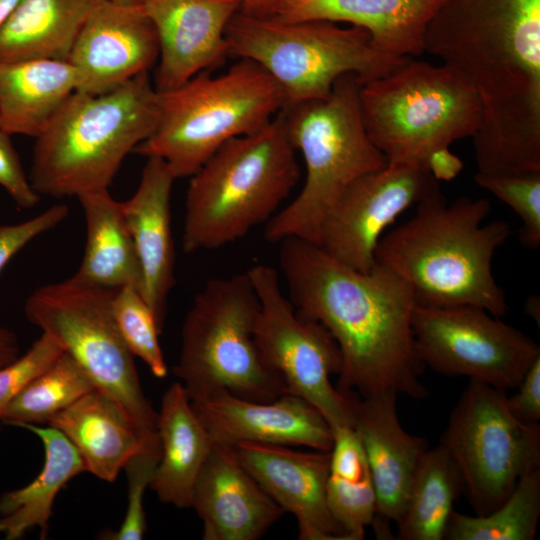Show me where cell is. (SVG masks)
<instances>
[{
    "label": "cell",
    "mask_w": 540,
    "mask_h": 540,
    "mask_svg": "<svg viewBox=\"0 0 540 540\" xmlns=\"http://www.w3.org/2000/svg\"><path fill=\"white\" fill-rule=\"evenodd\" d=\"M424 52L479 97L477 172L540 171V0H443Z\"/></svg>",
    "instance_id": "cell-1"
},
{
    "label": "cell",
    "mask_w": 540,
    "mask_h": 540,
    "mask_svg": "<svg viewBox=\"0 0 540 540\" xmlns=\"http://www.w3.org/2000/svg\"><path fill=\"white\" fill-rule=\"evenodd\" d=\"M280 243V269L296 312L321 323L338 345L336 388L362 398L424 399L420 377L426 366L415 345L411 287L377 262L360 272L313 242L289 237Z\"/></svg>",
    "instance_id": "cell-2"
},
{
    "label": "cell",
    "mask_w": 540,
    "mask_h": 540,
    "mask_svg": "<svg viewBox=\"0 0 540 540\" xmlns=\"http://www.w3.org/2000/svg\"><path fill=\"white\" fill-rule=\"evenodd\" d=\"M416 206L413 217L381 237L375 261L411 287L416 305H473L504 316L507 299L492 260L512 234L510 225L484 224L492 208L486 198L448 204L439 189Z\"/></svg>",
    "instance_id": "cell-3"
},
{
    "label": "cell",
    "mask_w": 540,
    "mask_h": 540,
    "mask_svg": "<svg viewBox=\"0 0 540 540\" xmlns=\"http://www.w3.org/2000/svg\"><path fill=\"white\" fill-rule=\"evenodd\" d=\"M158 112L148 72L103 94L75 91L36 137L33 188L55 198L108 189L127 154L153 132Z\"/></svg>",
    "instance_id": "cell-4"
},
{
    "label": "cell",
    "mask_w": 540,
    "mask_h": 540,
    "mask_svg": "<svg viewBox=\"0 0 540 540\" xmlns=\"http://www.w3.org/2000/svg\"><path fill=\"white\" fill-rule=\"evenodd\" d=\"M299 178L282 111L259 130L229 140L191 176L184 252L224 247L268 222Z\"/></svg>",
    "instance_id": "cell-5"
},
{
    "label": "cell",
    "mask_w": 540,
    "mask_h": 540,
    "mask_svg": "<svg viewBox=\"0 0 540 540\" xmlns=\"http://www.w3.org/2000/svg\"><path fill=\"white\" fill-rule=\"evenodd\" d=\"M360 86L356 75L346 74L327 98L281 110L288 137L304 158L306 178L297 197L267 222L266 240L295 237L316 244L325 214L346 187L388 165L366 132Z\"/></svg>",
    "instance_id": "cell-6"
},
{
    "label": "cell",
    "mask_w": 540,
    "mask_h": 540,
    "mask_svg": "<svg viewBox=\"0 0 540 540\" xmlns=\"http://www.w3.org/2000/svg\"><path fill=\"white\" fill-rule=\"evenodd\" d=\"M153 132L134 152L166 162L174 177H191L229 140L253 133L285 106L283 91L256 62L243 59L219 76L205 71L158 91Z\"/></svg>",
    "instance_id": "cell-7"
},
{
    "label": "cell",
    "mask_w": 540,
    "mask_h": 540,
    "mask_svg": "<svg viewBox=\"0 0 540 540\" xmlns=\"http://www.w3.org/2000/svg\"><path fill=\"white\" fill-rule=\"evenodd\" d=\"M359 101L366 132L390 165L427 169L433 151L473 137L481 122L479 97L463 76L413 58L361 84Z\"/></svg>",
    "instance_id": "cell-8"
},
{
    "label": "cell",
    "mask_w": 540,
    "mask_h": 540,
    "mask_svg": "<svg viewBox=\"0 0 540 540\" xmlns=\"http://www.w3.org/2000/svg\"><path fill=\"white\" fill-rule=\"evenodd\" d=\"M225 37L229 54L256 62L274 78L284 107L327 98L343 75L354 74L363 84L410 59L380 52L361 27L342 28L324 20L284 22L240 10Z\"/></svg>",
    "instance_id": "cell-9"
},
{
    "label": "cell",
    "mask_w": 540,
    "mask_h": 540,
    "mask_svg": "<svg viewBox=\"0 0 540 540\" xmlns=\"http://www.w3.org/2000/svg\"><path fill=\"white\" fill-rule=\"evenodd\" d=\"M260 303L247 272L215 278L196 294L173 368L190 400L225 392L253 401L286 393L254 339Z\"/></svg>",
    "instance_id": "cell-10"
},
{
    "label": "cell",
    "mask_w": 540,
    "mask_h": 540,
    "mask_svg": "<svg viewBox=\"0 0 540 540\" xmlns=\"http://www.w3.org/2000/svg\"><path fill=\"white\" fill-rule=\"evenodd\" d=\"M115 290L73 276L36 288L26 299L29 322L52 336L84 370L96 389L111 397L147 434L156 433L157 412L145 396L134 356L117 328Z\"/></svg>",
    "instance_id": "cell-11"
},
{
    "label": "cell",
    "mask_w": 540,
    "mask_h": 540,
    "mask_svg": "<svg viewBox=\"0 0 540 540\" xmlns=\"http://www.w3.org/2000/svg\"><path fill=\"white\" fill-rule=\"evenodd\" d=\"M440 445L461 477L476 515L497 508L519 479L540 467V426L515 417L505 390L470 380Z\"/></svg>",
    "instance_id": "cell-12"
},
{
    "label": "cell",
    "mask_w": 540,
    "mask_h": 540,
    "mask_svg": "<svg viewBox=\"0 0 540 540\" xmlns=\"http://www.w3.org/2000/svg\"><path fill=\"white\" fill-rule=\"evenodd\" d=\"M246 272L260 303L254 339L264 363L280 378L286 393L306 400L322 414L332 432L354 427L352 395L341 393L331 381L341 369L332 335L321 323L296 312L275 268L256 264Z\"/></svg>",
    "instance_id": "cell-13"
},
{
    "label": "cell",
    "mask_w": 540,
    "mask_h": 540,
    "mask_svg": "<svg viewBox=\"0 0 540 540\" xmlns=\"http://www.w3.org/2000/svg\"><path fill=\"white\" fill-rule=\"evenodd\" d=\"M412 329L425 366L501 390L516 388L540 357L531 337L478 306L416 305Z\"/></svg>",
    "instance_id": "cell-14"
},
{
    "label": "cell",
    "mask_w": 540,
    "mask_h": 540,
    "mask_svg": "<svg viewBox=\"0 0 540 540\" xmlns=\"http://www.w3.org/2000/svg\"><path fill=\"white\" fill-rule=\"evenodd\" d=\"M439 189L425 168L388 164L369 172L347 186L327 211L316 244L348 267L369 272L384 231Z\"/></svg>",
    "instance_id": "cell-15"
},
{
    "label": "cell",
    "mask_w": 540,
    "mask_h": 540,
    "mask_svg": "<svg viewBox=\"0 0 540 540\" xmlns=\"http://www.w3.org/2000/svg\"><path fill=\"white\" fill-rule=\"evenodd\" d=\"M158 58L157 32L142 6L101 0L80 30L68 61L77 72V91L98 95L149 72Z\"/></svg>",
    "instance_id": "cell-16"
},
{
    "label": "cell",
    "mask_w": 540,
    "mask_h": 540,
    "mask_svg": "<svg viewBox=\"0 0 540 540\" xmlns=\"http://www.w3.org/2000/svg\"><path fill=\"white\" fill-rule=\"evenodd\" d=\"M191 405L216 444L259 443L330 451L333 432L306 400L285 393L253 401L219 392L192 399Z\"/></svg>",
    "instance_id": "cell-17"
},
{
    "label": "cell",
    "mask_w": 540,
    "mask_h": 540,
    "mask_svg": "<svg viewBox=\"0 0 540 540\" xmlns=\"http://www.w3.org/2000/svg\"><path fill=\"white\" fill-rule=\"evenodd\" d=\"M159 41L155 89L179 87L229 54L225 30L239 0H145Z\"/></svg>",
    "instance_id": "cell-18"
},
{
    "label": "cell",
    "mask_w": 540,
    "mask_h": 540,
    "mask_svg": "<svg viewBox=\"0 0 540 540\" xmlns=\"http://www.w3.org/2000/svg\"><path fill=\"white\" fill-rule=\"evenodd\" d=\"M232 447L268 495L296 518L300 540H346L327 504L330 451L259 443Z\"/></svg>",
    "instance_id": "cell-19"
},
{
    "label": "cell",
    "mask_w": 540,
    "mask_h": 540,
    "mask_svg": "<svg viewBox=\"0 0 540 540\" xmlns=\"http://www.w3.org/2000/svg\"><path fill=\"white\" fill-rule=\"evenodd\" d=\"M351 395L353 428L364 449L376 491V514L371 525L378 538L391 539L389 524L399 520L418 465L429 446L426 439L411 435L402 427L396 395Z\"/></svg>",
    "instance_id": "cell-20"
},
{
    "label": "cell",
    "mask_w": 540,
    "mask_h": 540,
    "mask_svg": "<svg viewBox=\"0 0 540 540\" xmlns=\"http://www.w3.org/2000/svg\"><path fill=\"white\" fill-rule=\"evenodd\" d=\"M204 540H256L285 513L232 446H213L196 479L192 506Z\"/></svg>",
    "instance_id": "cell-21"
},
{
    "label": "cell",
    "mask_w": 540,
    "mask_h": 540,
    "mask_svg": "<svg viewBox=\"0 0 540 540\" xmlns=\"http://www.w3.org/2000/svg\"><path fill=\"white\" fill-rule=\"evenodd\" d=\"M176 178L164 160L147 157L135 193L121 202L142 275L141 294L162 332L175 283L171 190Z\"/></svg>",
    "instance_id": "cell-22"
},
{
    "label": "cell",
    "mask_w": 540,
    "mask_h": 540,
    "mask_svg": "<svg viewBox=\"0 0 540 540\" xmlns=\"http://www.w3.org/2000/svg\"><path fill=\"white\" fill-rule=\"evenodd\" d=\"M443 0H281L270 17L284 22H348L367 30L380 52L424 53L426 27Z\"/></svg>",
    "instance_id": "cell-23"
},
{
    "label": "cell",
    "mask_w": 540,
    "mask_h": 540,
    "mask_svg": "<svg viewBox=\"0 0 540 540\" xmlns=\"http://www.w3.org/2000/svg\"><path fill=\"white\" fill-rule=\"evenodd\" d=\"M74 445L89 472L113 482L127 461L158 434L140 430L107 394L93 389L49 419Z\"/></svg>",
    "instance_id": "cell-24"
},
{
    "label": "cell",
    "mask_w": 540,
    "mask_h": 540,
    "mask_svg": "<svg viewBox=\"0 0 540 540\" xmlns=\"http://www.w3.org/2000/svg\"><path fill=\"white\" fill-rule=\"evenodd\" d=\"M156 431L161 453L150 488L165 504L191 507L196 479L213 442L180 382L162 397Z\"/></svg>",
    "instance_id": "cell-25"
},
{
    "label": "cell",
    "mask_w": 540,
    "mask_h": 540,
    "mask_svg": "<svg viewBox=\"0 0 540 540\" xmlns=\"http://www.w3.org/2000/svg\"><path fill=\"white\" fill-rule=\"evenodd\" d=\"M77 87L68 60L0 62V129L36 138Z\"/></svg>",
    "instance_id": "cell-26"
},
{
    "label": "cell",
    "mask_w": 540,
    "mask_h": 540,
    "mask_svg": "<svg viewBox=\"0 0 540 540\" xmlns=\"http://www.w3.org/2000/svg\"><path fill=\"white\" fill-rule=\"evenodd\" d=\"M83 209L87 240L81 264L73 277L81 283L119 289L132 286L141 292L142 275L121 202L108 189L78 197Z\"/></svg>",
    "instance_id": "cell-27"
},
{
    "label": "cell",
    "mask_w": 540,
    "mask_h": 540,
    "mask_svg": "<svg viewBox=\"0 0 540 540\" xmlns=\"http://www.w3.org/2000/svg\"><path fill=\"white\" fill-rule=\"evenodd\" d=\"M41 440L45 462L37 477L24 487L0 497V535L6 540L21 538L38 527L45 538L54 500L65 484L85 471L80 454L58 429L46 425L22 424Z\"/></svg>",
    "instance_id": "cell-28"
},
{
    "label": "cell",
    "mask_w": 540,
    "mask_h": 540,
    "mask_svg": "<svg viewBox=\"0 0 540 540\" xmlns=\"http://www.w3.org/2000/svg\"><path fill=\"white\" fill-rule=\"evenodd\" d=\"M101 0H21L0 28V62L68 60L88 16Z\"/></svg>",
    "instance_id": "cell-29"
},
{
    "label": "cell",
    "mask_w": 540,
    "mask_h": 540,
    "mask_svg": "<svg viewBox=\"0 0 540 540\" xmlns=\"http://www.w3.org/2000/svg\"><path fill=\"white\" fill-rule=\"evenodd\" d=\"M326 497L346 540H361L376 514V491L369 464L353 427L333 431Z\"/></svg>",
    "instance_id": "cell-30"
},
{
    "label": "cell",
    "mask_w": 540,
    "mask_h": 540,
    "mask_svg": "<svg viewBox=\"0 0 540 540\" xmlns=\"http://www.w3.org/2000/svg\"><path fill=\"white\" fill-rule=\"evenodd\" d=\"M463 491L461 477L439 444L424 453L397 521L400 540H442L453 505Z\"/></svg>",
    "instance_id": "cell-31"
},
{
    "label": "cell",
    "mask_w": 540,
    "mask_h": 540,
    "mask_svg": "<svg viewBox=\"0 0 540 540\" xmlns=\"http://www.w3.org/2000/svg\"><path fill=\"white\" fill-rule=\"evenodd\" d=\"M540 517V467L524 474L513 491L486 515L453 511L445 534L449 540H533Z\"/></svg>",
    "instance_id": "cell-32"
},
{
    "label": "cell",
    "mask_w": 540,
    "mask_h": 540,
    "mask_svg": "<svg viewBox=\"0 0 540 540\" xmlns=\"http://www.w3.org/2000/svg\"><path fill=\"white\" fill-rule=\"evenodd\" d=\"M93 389L95 386L84 370L63 352L11 400L1 421L16 426L47 424L51 417Z\"/></svg>",
    "instance_id": "cell-33"
},
{
    "label": "cell",
    "mask_w": 540,
    "mask_h": 540,
    "mask_svg": "<svg viewBox=\"0 0 540 540\" xmlns=\"http://www.w3.org/2000/svg\"><path fill=\"white\" fill-rule=\"evenodd\" d=\"M111 307L119 333L130 352L143 360L154 376L164 378L168 368L159 342L162 332L141 292L132 286L116 289Z\"/></svg>",
    "instance_id": "cell-34"
},
{
    "label": "cell",
    "mask_w": 540,
    "mask_h": 540,
    "mask_svg": "<svg viewBox=\"0 0 540 540\" xmlns=\"http://www.w3.org/2000/svg\"><path fill=\"white\" fill-rule=\"evenodd\" d=\"M474 181L507 204L521 219L520 243L540 246V171L521 173L476 172Z\"/></svg>",
    "instance_id": "cell-35"
},
{
    "label": "cell",
    "mask_w": 540,
    "mask_h": 540,
    "mask_svg": "<svg viewBox=\"0 0 540 540\" xmlns=\"http://www.w3.org/2000/svg\"><path fill=\"white\" fill-rule=\"evenodd\" d=\"M161 453L159 438L134 454L125 464L128 479V501L124 519L117 531L108 533L106 539L139 540L146 531L143 507L145 491L158 464Z\"/></svg>",
    "instance_id": "cell-36"
},
{
    "label": "cell",
    "mask_w": 540,
    "mask_h": 540,
    "mask_svg": "<svg viewBox=\"0 0 540 540\" xmlns=\"http://www.w3.org/2000/svg\"><path fill=\"white\" fill-rule=\"evenodd\" d=\"M63 352L56 339L42 333L24 354L0 368V421L11 400Z\"/></svg>",
    "instance_id": "cell-37"
},
{
    "label": "cell",
    "mask_w": 540,
    "mask_h": 540,
    "mask_svg": "<svg viewBox=\"0 0 540 540\" xmlns=\"http://www.w3.org/2000/svg\"><path fill=\"white\" fill-rule=\"evenodd\" d=\"M68 215L66 204H56L24 222L0 225V273L30 241L56 227Z\"/></svg>",
    "instance_id": "cell-38"
},
{
    "label": "cell",
    "mask_w": 540,
    "mask_h": 540,
    "mask_svg": "<svg viewBox=\"0 0 540 540\" xmlns=\"http://www.w3.org/2000/svg\"><path fill=\"white\" fill-rule=\"evenodd\" d=\"M10 136L0 129V186L19 208L30 209L39 203L41 195L28 180Z\"/></svg>",
    "instance_id": "cell-39"
},
{
    "label": "cell",
    "mask_w": 540,
    "mask_h": 540,
    "mask_svg": "<svg viewBox=\"0 0 540 540\" xmlns=\"http://www.w3.org/2000/svg\"><path fill=\"white\" fill-rule=\"evenodd\" d=\"M518 391L507 396V405L512 414L524 422L538 423L540 420V357L528 368Z\"/></svg>",
    "instance_id": "cell-40"
},
{
    "label": "cell",
    "mask_w": 540,
    "mask_h": 540,
    "mask_svg": "<svg viewBox=\"0 0 540 540\" xmlns=\"http://www.w3.org/2000/svg\"><path fill=\"white\" fill-rule=\"evenodd\" d=\"M426 167L438 182L450 181L460 173L463 163L458 156L449 150V147H443L429 155Z\"/></svg>",
    "instance_id": "cell-41"
},
{
    "label": "cell",
    "mask_w": 540,
    "mask_h": 540,
    "mask_svg": "<svg viewBox=\"0 0 540 540\" xmlns=\"http://www.w3.org/2000/svg\"><path fill=\"white\" fill-rule=\"evenodd\" d=\"M20 355V346L16 335L9 329L0 327V368L9 364Z\"/></svg>",
    "instance_id": "cell-42"
},
{
    "label": "cell",
    "mask_w": 540,
    "mask_h": 540,
    "mask_svg": "<svg viewBox=\"0 0 540 540\" xmlns=\"http://www.w3.org/2000/svg\"><path fill=\"white\" fill-rule=\"evenodd\" d=\"M281 0H239L240 11L243 13L259 16L270 17Z\"/></svg>",
    "instance_id": "cell-43"
},
{
    "label": "cell",
    "mask_w": 540,
    "mask_h": 540,
    "mask_svg": "<svg viewBox=\"0 0 540 540\" xmlns=\"http://www.w3.org/2000/svg\"><path fill=\"white\" fill-rule=\"evenodd\" d=\"M21 0H0V28L12 15Z\"/></svg>",
    "instance_id": "cell-44"
},
{
    "label": "cell",
    "mask_w": 540,
    "mask_h": 540,
    "mask_svg": "<svg viewBox=\"0 0 540 540\" xmlns=\"http://www.w3.org/2000/svg\"><path fill=\"white\" fill-rule=\"evenodd\" d=\"M526 313L532 317L539 325L540 318V300L538 296H531L528 298L525 304Z\"/></svg>",
    "instance_id": "cell-45"
},
{
    "label": "cell",
    "mask_w": 540,
    "mask_h": 540,
    "mask_svg": "<svg viewBox=\"0 0 540 540\" xmlns=\"http://www.w3.org/2000/svg\"><path fill=\"white\" fill-rule=\"evenodd\" d=\"M111 2L127 5V6H141L145 0H109Z\"/></svg>",
    "instance_id": "cell-46"
}]
</instances>
